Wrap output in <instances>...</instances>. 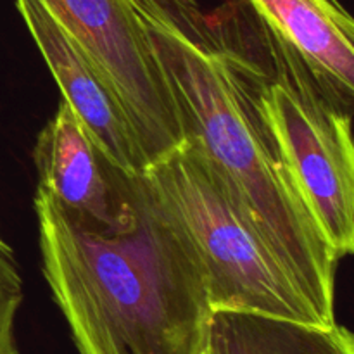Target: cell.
<instances>
[{"instance_id": "52a82bcc", "label": "cell", "mask_w": 354, "mask_h": 354, "mask_svg": "<svg viewBox=\"0 0 354 354\" xmlns=\"http://www.w3.org/2000/svg\"><path fill=\"white\" fill-rule=\"evenodd\" d=\"M16 7L61 88L62 100L118 168L128 175H144L151 161L113 82L40 0H16Z\"/></svg>"}, {"instance_id": "30bf717a", "label": "cell", "mask_w": 354, "mask_h": 354, "mask_svg": "<svg viewBox=\"0 0 354 354\" xmlns=\"http://www.w3.org/2000/svg\"><path fill=\"white\" fill-rule=\"evenodd\" d=\"M23 296V277L16 254L0 232V354H19L16 315Z\"/></svg>"}, {"instance_id": "5b68a950", "label": "cell", "mask_w": 354, "mask_h": 354, "mask_svg": "<svg viewBox=\"0 0 354 354\" xmlns=\"http://www.w3.org/2000/svg\"><path fill=\"white\" fill-rule=\"evenodd\" d=\"M116 86L154 162L183 142L173 97L131 0H40ZM151 166V165H149Z\"/></svg>"}, {"instance_id": "277c9868", "label": "cell", "mask_w": 354, "mask_h": 354, "mask_svg": "<svg viewBox=\"0 0 354 354\" xmlns=\"http://www.w3.org/2000/svg\"><path fill=\"white\" fill-rule=\"evenodd\" d=\"M145 183L196 251L213 311H241L327 327L194 138L151 162Z\"/></svg>"}, {"instance_id": "ba28073f", "label": "cell", "mask_w": 354, "mask_h": 354, "mask_svg": "<svg viewBox=\"0 0 354 354\" xmlns=\"http://www.w3.org/2000/svg\"><path fill=\"white\" fill-rule=\"evenodd\" d=\"M346 106L354 93V23L339 0H248Z\"/></svg>"}, {"instance_id": "3957f363", "label": "cell", "mask_w": 354, "mask_h": 354, "mask_svg": "<svg viewBox=\"0 0 354 354\" xmlns=\"http://www.w3.org/2000/svg\"><path fill=\"white\" fill-rule=\"evenodd\" d=\"M244 69L259 111L337 259L354 251L351 107L328 92L248 0L209 14Z\"/></svg>"}, {"instance_id": "6da1fadb", "label": "cell", "mask_w": 354, "mask_h": 354, "mask_svg": "<svg viewBox=\"0 0 354 354\" xmlns=\"http://www.w3.org/2000/svg\"><path fill=\"white\" fill-rule=\"evenodd\" d=\"M194 138L234 187L327 327L339 259L308 209L232 48L197 0H131Z\"/></svg>"}, {"instance_id": "9c48e42d", "label": "cell", "mask_w": 354, "mask_h": 354, "mask_svg": "<svg viewBox=\"0 0 354 354\" xmlns=\"http://www.w3.org/2000/svg\"><path fill=\"white\" fill-rule=\"evenodd\" d=\"M201 354H354L351 332L241 311H213Z\"/></svg>"}, {"instance_id": "7a4b0ae2", "label": "cell", "mask_w": 354, "mask_h": 354, "mask_svg": "<svg viewBox=\"0 0 354 354\" xmlns=\"http://www.w3.org/2000/svg\"><path fill=\"white\" fill-rule=\"evenodd\" d=\"M35 211L41 270L80 354H201L213 310L182 228L135 175L127 228L93 232L44 190Z\"/></svg>"}, {"instance_id": "8992f818", "label": "cell", "mask_w": 354, "mask_h": 354, "mask_svg": "<svg viewBox=\"0 0 354 354\" xmlns=\"http://www.w3.org/2000/svg\"><path fill=\"white\" fill-rule=\"evenodd\" d=\"M38 189L80 227L127 228L135 216V175L118 168L95 144L66 100L35 144Z\"/></svg>"}]
</instances>
